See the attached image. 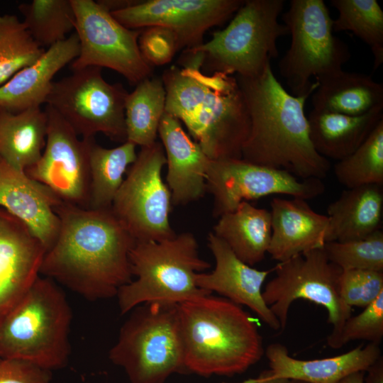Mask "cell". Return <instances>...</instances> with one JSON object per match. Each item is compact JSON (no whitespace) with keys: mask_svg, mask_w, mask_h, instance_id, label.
Here are the masks:
<instances>
[{"mask_svg":"<svg viewBox=\"0 0 383 383\" xmlns=\"http://www.w3.org/2000/svg\"><path fill=\"white\" fill-rule=\"evenodd\" d=\"M211 294L178 304L186 370L204 377L242 374L265 355L258 324L241 306Z\"/></svg>","mask_w":383,"mask_h":383,"instance_id":"obj_4","label":"cell"},{"mask_svg":"<svg viewBox=\"0 0 383 383\" xmlns=\"http://www.w3.org/2000/svg\"><path fill=\"white\" fill-rule=\"evenodd\" d=\"M284 381L285 379L267 380L265 379L264 373L262 372L258 377L248 379L243 383H282Z\"/></svg>","mask_w":383,"mask_h":383,"instance_id":"obj_42","label":"cell"},{"mask_svg":"<svg viewBox=\"0 0 383 383\" xmlns=\"http://www.w3.org/2000/svg\"><path fill=\"white\" fill-rule=\"evenodd\" d=\"M75 13V33L79 43L73 70L88 67H107L138 84L152 74L143 57L138 38L141 30L130 29L119 23L97 1L71 0Z\"/></svg>","mask_w":383,"mask_h":383,"instance_id":"obj_13","label":"cell"},{"mask_svg":"<svg viewBox=\"0 0 383 383\" xmlns=\"http://www.w3.org/2000/svg\"><path fill=\"white\" fill-rule=\"evenodd\" d=\"M55 211L60 230L45 254L40 274L89 300L116 296L132 281L129 253L135 240L111 209L62 202Z\"/></svg>","mask_w":383,"mask_h":383,"instance_id":"obj_1","label":"cell"},{"mask_svg":"<svg viewBox=\"0 0 383 383\" xmlns=\"http://www.w3.org/2000/svg\"><path fill=\"white\" fill-rule=\"evenodd\" d=\"M204 56L186 49L179 65L165 70V112L184 123L212 160L240 159L250 120L237 79L225 72L206 74Z\"/></svg>","mask_w":383,"mask_h":383,"instance_id":"obj_2","label":"cell"},{"mask_svg":"<svg viewBox=\"0 0 383 383\" xmlns=\"http://www.w3.org/2000/svg\"><path fill=\"white\" fill-rule=\"evenodd\" d=\"M291 45L280 59V74L294 96L313 93L311 77L321 78L343 70L350 57L348 45L333 34V21L323 0H292L282 13Z\"/></svg>","mask_w":383,"mask_h":383,"instance_id":"obj_9","label":"cell"},{"mask_svg":"<svg viewBox=\"0 0 383 383\" xmlns=\"http://www.w3.org/2000/svg\"><path fill=\"white\" fill-rule=\"evenodd\" d=\"M338 16L333 21L336 32L350 31L366 43L374 57L373 70L383 62V11L376 0H331Z\"/></svg>","mask_w":383,"mask_h":383,"instance_id":"obj_31","label":"cell"},{"mask_svg":"<svg viewBox=\"0 0 383 383\" xmlns=\"http://www.w3.org/2000/svg\"><path fill=\"white\" fill-rule=\"evenodd\" d=\"M16 15L0 16V87L45 52Z\"/></svg>","mask_w":383,"mask_h":383,"instance_id":"obj_34","label":"cell"},{"mask_svg":"<svg viewBox=\"0 0 383 383\" xmlns=\"http://www.w3.org/2000/svg\"><path fill=\"white\" fill-rule=\"evenodd\" d=\"M24 26L42 48L65 40L75 30V13L71 0H33L18 6Z\"/></svg>","mask_w":383,"mask_h":383,"instance_id":"obj_32","label":"cell"},{"mask_svg":"<svg viewBox=\"0 0 383 383\" xmlns=\"http://www.w3.org/2000/svg\"><path fill=\"white\" fill-rule=\"evenodd\" d=\"M136 145L126 140L113 148H105L94 139L89 148L90 196L89 209H111L124 174L137 157Z\"/></svg>","mask_w":383,"mask_h":383,"instance_id":"obj_29","label":"cell"},{"mask_svg":"<svg viewBox=\"0 0 383 383\" xmlns=\"http://www.w3.org/2000/svg\"><path fill=\"white\" fill-rule=\"evenodd\" d=\"M135 278L120 288L121 314L150 302L179 304L211 294L196 284L197 274L211 267L200 257L195 236L189 232L162 241H135L129 253Z\"/></svg>","mask_w":383,"mask_h":383,"instance_id":"obj_6","label":"cell"},{"mask_svg":"<svg viewBox=\"0 0 383 383\" xmlns=\"http://www.w3.org/2000/svg\"><path fill=\"white\" fill-rule=\"evenodd\" d=\"M379 345L369 343L340 355L315 360L292 357L280 343L265 349L270 370L264 371L267 380H297L306 383H338L356 372H365L381 357Z\"/></svg>","mask_w":383,"mask_h":383,"instance_id":"obj_21","label":"cell"},{"mask_svg":"<svg viewBox=\"0 0 383 383\" xmlns=\"http://www.w3.org/2000/svg\"><path fill=\"white\" fill-rule=\"evenodd\" d=\"M165 102L166 91L162 79L150 77L136 84L125 102L128 141L140 148L156 142Z\"/></svg>","mask_w":383,"mask_h":383,"instance_id":"obj_30","label":"cell"},{"mask_svg":"<svg viewBox=\"0 0 383 383\" xmlns=\"http://www.w3.org/2000/svg\"><path fill=\"white\" fill-rule=\"evenodd\" d=\"M131 311L109 355L130 382L165 383L172 374L188 373L178 304L145 303Z\"/></svg>","mask_w":383,"mask_h":383,"instance_id":"obj_7","label":"cell"},{"mask_svg":"<svg viewBox=\"0 0 383 383\" xmlns=\"http://www.w3.org/2000/svg\"><path fill=\"white\" fill-rule=\"evenodd\" d=\"M313 109L349 116L364 114L383 105V84L370 75L343 70L315 79Z\"/></svg>","mask_w":383,"mask_h":383,"instance_id":"obj_26","label":"cell"},{"mask_svg":"<svg viewBox=\"0 0 383 383\" xmlns=\"http://www.w3.org/2000/svg\"><path fill=\"white\" fill-rule=\"evenodd\" d=\"M340 292L347 305L364 309L383 293V272L363 270L342 271Z\"/></svg>","mask_w":383,"mask_h":383,"instance_id":"obj_37","label":"cell"},{"mask_svg":"<svg viewBox=\"0 0 383 383\" xmlns=\"http://www.w3.org/2000/svg\"><path fill=\"white\" fill-rule=\"evenodd\" d=\"M208 246L215 258L216 266L211 272L197 274L198 287L247 306L271 329L281 332L278 319L262 294V285L271 270H259L245 264L212 232L208 235Z\"/></svg>","mask_w":383,"mask_h":383,"instance_id":"obj_17","label":"cell"},{"mask_svg":"<svg viewBox=\"0 0 383 383\" xmlns=\"http://www.w3.org/2000/svg\"><path fill=\"white\" fill-rule=\"evenodd\" d=\"M166 157L167 185L172 204L185 205L206 192V172L211 159L183 129L181 122L165 111L158 128Z\"/></svg>","mask_w":383,"mask_h":383,"instance_id":"obj_20","label":"cell"},{"mask_svg":"<svg viewBox=\"0 0 383 383\" xmlns=\"http://www.w3.org/2000/svg\"><path fill=\"white\" fill-rule=\"evenodd\" d=\"M46 251L26 225L0 208V318L38 278Z\"/></svg>","mask_w":383,"mask_h":383,"instance_id":"obj_18","label":"cell"},{"mask_svg":"<svg viewBox=\"0 0 383 383\" xmlns=\"http://www.w3.org/2000/svg\"><path fill=\"white\" fill-rule=\"evenodd\" d=\"M72 311L54 280L40 276L0 318V357L17 358L51 371L69 359Z\"/></svg>","mask_w":383,"mask_h":383,"instance_id":"obj_5","label":"cell"},{"mask_svg":"<svg viewBox=\"0 0 383 383\" xmlns=\"http://www.w3.org/2000/svg\"><path fill=\"white\" fill-rule=\"evenodd\" d=\"M272 235L267 253L282 262L327 242L328 218L306 200L274 197L270 202Z\"/></svg>","mask_w":383,"mask_h":383,"instance_id":"obj_22","label":"cell"},{"mask_svg":"<svg viewBox=\"0 0 383 383\" xmlns=\"http://www.w3.org/2000/svg\"><path fill=\"white\" fill-rule=\"evenodd\" d=\"M45 145L39 160L25 170L31 179L49 188L62 201L89 209V148L94 138H82L52 107Z\"/></svg>","mask_w":383,"mask_h":383,"instance_id":"obj_15","label":"cell"},{"mask_svg":"<svg viewBox=\"0 0 383 383\" xmlns=\"http://www.w3.org/2000/svg\"><path fill=\"white\" fill-rule=\"evenodd\" d=\"M79 52L76 33L45 50L33 64L23 68L0 87V108L19 112L45 104L55 75Z\"/></svg>","mask_w":383,"mask_h":383,"instance_id":"obj_23","label":"cell"},{"mask_svg":"<svg viewBox=\"0 0 383 383\" xmlns=\"http://www.w3.org/2000/svg\"><path fill=\"white\" fill-rule=\"evenodd\" d=\"M364 372H356L349 374L338 383H363L365 377Z\"/></svg>","mask_w":383,"mask_h":383,"instance_id":"obj_41","label":"cell"},{"mask_svg":"<svg viewBox=\"0 0 383 383\" xmlns=\"http://www.w3.org/2000/svg\"><path fill=\"white\" fill-rule=\"evenodd\" d=\"M0 383H52L50 370L30 362L0 357Z\"/></svg>","mask_w":383,"mask_h":383,"instance_id":"obj_39","label":"cell"},{"mask_svg":"<svg viewBox=\"0 0 383 383\" xmlns=\"http://www.w3.org/2000/svg\"><path fill=\"white\" fill-rule=\"evenodd\" d=\"M323 248L328 260L342 271L383 272V231L381 229L356 240L328 242Z\"/></svg>","mask_w":383,"mask_h":383,"instance_id":"obj_35","label":"cell"},{"mask_svg":"<svg viewBox=\"0 0 383 383\" xmlns=\"http://www.w3.org/2000/svg\"><path fill=\"white\" fill-rule=\"evenodd\" d=\"M273 270L275 275L267 282L262 294L278 319L281 332L286 328L292 304L299 299H306L327 311L328 322L333 327L327 337L329 345L352 316V307L343 301L340 295L342 270L328 260L323 248L278 262Z\"/></svg>","mask_w":383,"mask_h":383,"instance_id":"obj_10","label":"cell"},{"mask_svg":"<svg viewBox=\"0 0 383 383\" xmlns=\"http://www.w3.org/2000/svg\"><path fill=\"white\" fill-rule=\"evenodd\" d=\"M162 145L141 147L129 167L111 210L135 241H162L177 235L170 223L172 195L162 178Z\"/></svg>","mask_w":383,"mask_h":383,"instance_id":"obj_12","label":"cell"},{"mask_svg":"<svg viewBox=\"0 0 383 383\" xmlns=\"http://www.w3.org/2000/svg\"><path fill=\"white\" fill-rule=\"evenodd\" d=\"M245 264L262 262L268 252L272 227L270 211L248 201L219 217L212 232Z\"/></svg>","mask_w":383,"mask_h":383,"instance_id":"obj_27","label":"cell"},{"mask_svg":"<svg viewBox=\"0 0 383 383\" xmlns=\"http://www.w3.org/2000/svg\"><path fill=\"white\" fill-rule=\"evenodd\" d=\"M206 192L213 199V216L235 211L247 200L274 194L304 200L321 195L322 179H300L290 172L240 159L211 160L206 172Z\"/></svg>","mask_w":383,"mask_h":383,"instance_id":"obj_14","label":"cell"},{"mask_svg":"<svg viewBox=\"0 0 383 383\" xmlns=\"http://www.w3.org/2000/svg\"><path fill=\"white\" fill-rule=\"evenodd\" d=\"M382 119L383 105L358 116L312 109L307 117L315 150L338 161L356 150Z\"/></svg>","mask_w":383,"mask_h":383,"instance_id":"obj_24","label":"cell"},{"mask_svg":"<svg viewBox=\"0 0 383 383\" xmlns=\"http://www.w3.org/2000/svg\"><path fill=\"white\" fill-rule=\"evenodd\" d=\"M248 107L250 129L242 159L286 170L300 179H323L331 169L314 149L304 105L312 93L289 94L268 64L252 77L236 76Z\"/></svg>","mask_w":383,"mask_h":383,"instance_id":"obj_3","label":"cell"},{"mask_svg":"<svg viewBox=\"0 0 383 383\" xmlns=\"http://www.w3.org/2000/svg\"><path fill=\"white\" fill-rule=\"evenodd\" d=\"M383 338V293L356 316H350L345 322L340 333L328 346L342 348L348 343L364 340L380 345Z\"/></svg>","mask_w":383,"mask_h":383,"instance_id":"obj_36","label":"cell"},{"mask_svg":"<svg viewBox=\"0 0 383 383\" xmlns=\"http://www.w3.org/2000/svg\"><path fill=\"white\" fill-rule=\"evenodd\" d=\"M333 172L346 189L383 185V119L356 150L335 163Z\"/></svg>","mask_w":383,"mask_h":383,"instance_id":"obj_33","label":"cell"},{"mask_svg":"<svg viewBox=\"0 0 383 383\" xmlns=\"http://www.w3.org/2000/svg\"><path fill=\"white\" fill-rule=\"evenodd\" d=\"M101 67L73 70L53 82L45 104L55 110L82 138L101 133L111 140H127L125 102L128 92L121 84H110Z\"/></svg>","mask_w":383,"mask_h":383,"instance_id":"obj_11","label":"cell"},{"mask_svg":"<svg viewBox=\"0 0 383 383\" xmlns=\"http://www.w3.org/2000/svg\"><path fill=\"white\" fill-rule=\"evenodd\" d=\"M284 2L244 0L225 28L191 50L204 55L203 67L211 73H235L243 77L258 75L278 55L277 40L288 34L284 24L278 21Z\"/></svg>","mask_w":383,"mask_h":383,"instance_id":"obj_8","label":"cell"},{"mask_svg":"<svg viewBox=\"0 0 383 383\" xmlns=\"http://www.w3.org/2000/svg\"><path fill=\"white\" fill-rule=\"evenodd\" d=\"M243 0H148L111 12L123 26L138 29L166 27L177 35L179 50L203 43L206 31L229 19Z\"/></svg>","mask_w":383,"mask_h":383,"instance_id":"obj_16","label":"cell"},{"mask_svg":"<svg viewBox=\"0 0 383 383\" xmlns=\"http://www.w3.org/2000/svg\"><path fill=\"white\" fill-rule=\"evenodd\" d=\"M138 47L145 60L150 66H162L171 62L179 51L177 35L170 29L153 26L142 30Z\"/></svg>","mask_w":383,"mask_h":383,"instance_id":"obj_38","label":"cell"},{"mask_svg":"<svg viewBox=\"0 0 383 383\" xmlns=\"http://www.w3.org/2000/svg\"><path fill=\"white\" fill-rule=\"evenodd\" d=\"M365 372L363 383H383V358L382 356Z\"/></svg>","mask_w":383,"mask_h":383,"instance_id":"obj_40","label":"cell"},{"mask_svg":"<svg viewBox=\"0 0 383 383\" xmlns=\"http://www.w3.org/2000/svg\"><path fill=\"white\" fill-rule=\"evenodd\" d=\"M62 201L49 188L0 157V208L22 221L49 250L60 221L55 209Z\"/></svg>","mask_w":383,"mask_h":383,"instance_id":"obj_19","label":"cell"},{"mask_svg":"<svg viewBox=\"0 0 383 383\" xmlns=\"http://www.w3.org/2000/svg\"><path fill=\"white\" fill-rule=\"evenodd\" d=\"M382 212V185L345 189L327 208L326 243L356 240L372 234L380 229Z\"/></svg>","mask_w":383,"mask_h":383,"instance_id":"obj_25","label":"cell"},{"mask_svg":"<svg viewBox=\"0 0 383 383\" xmlns=\"http://www.w3.org/2000/svg\"><path fill=\"white\" fill-rule=\"evenodd\" d=\"M47 127L48 116L40 107L19 112L0 108V157L25 171L40 157Z\"/></svg>","mask_w":383,"mask_h":383,"instance_id":"obj_28","label":"cell"}]
</instances>
